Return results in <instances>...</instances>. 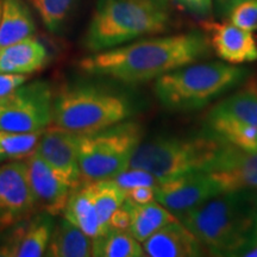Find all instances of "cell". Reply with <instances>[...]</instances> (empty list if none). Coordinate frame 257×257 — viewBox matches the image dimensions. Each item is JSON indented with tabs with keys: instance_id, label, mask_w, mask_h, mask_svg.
<instances>
[{
	"instance_id": "6da1fadb",
	"label": "cell",
	"mask_w": 257,
	"mask_h": 257,
	"mask_svg": "<svg viewBox=\"0 0 257 257\" xmlns=\"http://www.w3.org/2000/svg\"><path fill=\"white\" fill-rule=\"evenodd\" d=\"M210 44L199 31L141 40L92 53L79 62L83 72L123 83H141L206 57Z\"/></svg>"
},
{
	"instance_id": "7a4b0ae2",
	"label": "cell",
	"mask_w": 257,
	"mask_h": 257,
	"mask_svg": "<svg viewBox=\"0 0 257 257\" xmlns=\"http://www.w3.org/2000/svg\"><path fill=\"white\" fill-rule=\"evenodd\" d=\"M178 219L214 255H243L256 238L257 199L249 189L224 192Z\"/></svg>"
},
{
	"instance_id": "3957f363",
	"label": "cell",
	"mask_w": 257,
	"mask_h": 257,
	"mask_svg": "<svg viewBox=\"0 0 257 257\" xmlns=\"http://www.w3.org/2000/svg\"><path fill=\"white\" fill-rule=\"evenodd\" d=\"M169 28V14L156 0H98L83 44L98 53Z\"/></svg>"
},
{
	"instance_id": "277c9868",
	"label": "cell",
	"mask_w": 257,
	"mask_h": 257,
	"mask_svg": "<svg viewBox=\"0 0 257 257\" xmlns=\"http://www.w3.org/2000/svg\"><path fill=\"white\" fill-rule=\"evenodd\" d=\"M248 75V69L230 63L193 62L161 75L154 88L167 110L194 111L238 86Z\"/></svg>"
},
{
	"instance_id": "5b68a950",
	"label": "cell",
	"mask_w": 257,
	"mask_h": 257,
	"mask_svg": "<svg viewBox=\"0 0 257 257\" xmlns=\"http://www.w3.org/2000/svg\"><path fill=\"white\" fill-rule=\"evenodd\" d=\"M133 113L125 96L87 83L64 85L54 95V126L88 134L126 120Z\"/></svg>"
},
{
	"instance_id": "8992f818",
	"label": "cell",
	"mask_w": 257,
	"mask_h": 257,
	"mask_svg": "<svg viewBox=\"0 0 257 257\" xmlns=\"http://www.w3.org/2000/svg\"><path fill=\"white\" fill-rule=\"evenodd\" d=\"M224 142L205 135L200 137H157L141 143L128 168L143 169L160 181L193 172H205Z\"/></svg>"
},
{
	"instance_id": "52a82bcc",
	"label": "cell",
	"mask_w": 257,
	"mask_h": 257,
	"mask_svg": "<svg viewBox=\"0 0 257 257\" xmlns=\"http://www.w3.org/2000/svg\"><path fill=\"white\" fill-rule=\"evenodd\" d=\"M142 140L143 127L125 120L94 133L79 134V165L83 181L113 179L126 170Z\"/></svg>"
},
{
	"instance_id": "ba28073f",
	"label": "cell",
	"mask_w": 257,
	"mask_h": 257,
	"mask_svg": "<svg viewBox=\"0 0 257 257\" xmlns=\"http://www.w3.org/2000/svg\"><path fill=\"white\" fill-rule=\"evenodd\" d=\"M54 94L46 81L25 82L0 104V130L38 133L53 121Z\"/></svg>"
},
{
	"instance_id": "9c48e42d",
	"label": "cell",
	"mask_w": 257,
	"mask_h": 257,
	"mask_svg": "<svg viewBox=\"0 0 257 257\" xmlns=\"http://www.w3.org/2000/svg\"><path fill=\"white\" fill-rule=\"evenodd\" d=\"M155 200L176 218L220 194L217 182L206 172H193L160 181L155 187Z\"/></svg>"
},
{
	"instance_id": "30bf717a",
	"label": "cell",
	"mask_w": 257,
	"mask_h": 257,
	"mask_svg": "<svg viewBox=\"0 0 257 257\" xmlns=\"http://www.w3.org/2000/svg\"><path fill=\"white\" fill-rule=\"evenodd\" d=\"M36 212L25 161L0 166V233Z\"/></svg>"
},
{
	"instance_id": "8fae6325",
	"label": "cell",
	"mask_w": 257,
	"mask_h": 257,
	"mask_svg": "<svg viewBox=\"0 0 257 257\" xmlns=\"http://www.w3.org/2000/svg\"><path fill=\"white\" fill-rule=\"evenodd\" d=\"M35 153L74 189L83 182L79 165V134L57 126L46 128Z\"/></svg>"
},
{
	"instance_id": "7c38bea8",
	"label": "cell",
	"mask_w": 257,
	"mask_h": 257,
	"mask_svg": "<svg viewBox=\"0 0 257 257\" xmlns=\"http://www.w3.org/2000/svg\"><path fill=\"white\" fill-rule=\"evenodd\" d=\"M205 172L217 182L221 193L257 188V152L225 143Z\"/></svg>"
},
{
	"instance_id": "4fadbf2b",
	"label": "cell",
	"mask_w": 257,
	"mask_h": 257,
	"mask_svg": "<svg viewBox=\"0 0 257 257\" xmlns=\"http://www.w3.org/2000/svg\"><path fill=\"white\" fill-rule=\"evenodd\" d=\"M25 165L37 211L47 212L53 217L63 214L70 192L73 191L66 180L35 152L27 156Z\"/></svg>"
},
{
	"instance_id": "5bb4252c",
	"label": "cell",
	"mask_w": 257,
	"mask_h": 257,
	"mask_svg": "<svg viewBox=\"0 0 257 257\" xmlns=\"http://www.w3.org/2000/svg\"><path fill=\"white\" fill-rule=\"evenodd\" d=\"M54 224V217L43 211L19 221L0 240V257L44 256Z\"/></svg>"
},
{
	"instance_id": "9a60e30c",
	"label": "cell",
	"mask_w": 257,
	"mask_h": 257,
	"mask_svg": "<svg viewBox=\"0 0 257 257\" xmlns=\"http://www.w3.org/2000/svg\"><path fill=\"white\" fill-rule=\"evenodd\" d=\"M210 48L224 62L239 64L257 60V42L250 31L230 23L202 22Z\"/></svg>"
},
{
	"instance_id": "2e32d148",
	"label": "cell",
	"mask_w": 257,
	"mask_h": 257,
	"mask_svg": "<svg viewBox=\"0 0 257 257\" xmlns=\"http://www.w3.org/2000/svg\"><path fill=\"white\" fill-rule=\"evenodd\" d=\"M149 257H195L202 255V244L179 219L167 224L142 243Z\"/></svg>"
},
{
	"instance_id": "e0dca14e",
	"label": "cell",
	"mask_w": 257,
	"mask_h": 257,
	"mask_svg": "<svg viewBox=\"0 0 257 257\" xmlns=\"http://www.w3.org/2000/svg\"><path fill=\"white\" fill-rule=\"evenodd\" d=\"M63 217L76 225L93 240L100 238L110 230V226L100 220L93 201L88 181H83L70 192L63 211Z\"/></svg>"
},
{
	"instance_id": "ac0fdd59",
	"label": "cell",
	"mask_w": 257,
	"mask_h": 257,
	"mask_svg": "<svg viewBox=\"0 0 257 257\" xmlns=\"http://www.w3.org/2000/svg\"><path fill=\"white\" fill-rule=\"evenodd\" d=\"M48 51L34 36L0 50V73L31 74L43 68Z\"/></svg>"
},
{
	"instance_id": "d6986e66",
	"label": "cell",
	"mask_w": 257,
	"mask_h": 257,
	"mask_svg": "<svg viewBox=\"0 0 257 257\" xmlns=\"http://www.w3.org/2000/svg\"><path fill=\"white\" fill-rule=\"evenodd\" d=\"M205 119H219L257 126V82H249L238 92L214 105Z\"/></svg>"
},
{
	"instance_id": "ffe728a7",
	"label": "cell",
	"mask_w": 257,
	"mask_h": 257,
	"mask_svg": "<svg viewBox=\"0 0 257 257\" xmlns=\"http://www.w3.org/2000/svg\"><path fill=\"white\" fill-rule=\"evenodd\" d=\"M46 256L89 257L93 256V239L76 225L62 218L54 224Z\"/></svg>"
},
{
	"instance_id": "44dd1931",
	"label": "cell",
	"mask_w": 257,
	"mask_h": 257,
	"mask_svg": "<svg viewBox=\"0 0 257 257\" xmlns=\"http://www.w3.org/2000/svg\"><path fill=\"white\" fill-rule=\"evenodd\" d=\"M0 50L34 36L35 21L24 0H2Z\"/></svg>"
},
{
	"instance_id": "7402d4cb",
	"label": "cell",
	"mask_w": 257,
	"mask_h": 257,
	"mask_svg": "<svg viewBox=\"0 0 257 257\" xmlns=\"http://www.w3.org/2000/svg\"><path fill=\"white\" fill-rule=\"evenodd\" d=\"M125 202L130 210L131 217L127 231L141 243H143L167 224L178 220V218L172 212H169L157 201L135 204L128 199H125Z\"/></svg>"
},
{
	"instance_id": "603a6c76",
	"label": "cell",
	"mask_w": 257,
	"mask_h": 257,
	"mask_svg": "<svg viewBox=\"0 0 257 257\" xmlns=\"http://www.w3.org/2000/svg\"><path fill=\"white\" fill-rule=\"evenodd\" d=\"M93 256L100 257H142L141 242L127 230L110 229L108 232L93 240Z\"/></svg>"
},
{
	"instance_id": "cb8c5ba5",
	"label": "cell",
	"mask_w": 257,
	"mask_h": 257,
	"mask_svg": "<svg viewBox=\"0 0 257 257\" xmlns=\"http://www.w3.org/2000/svg\"><path fill=\"white\" fill-rule=\"evenodd\" d=\"M88 185L100 220L105 225H108L113 212L120 207L126 199V191L113 179L88 181Z\"/></svg>"
},
{
	"instance_id": "d4e9b609",
	"label": "cell",
	"mask_w": 257,
	"mask_h": 257,
	"mask_svg": "<svg viewBox=\"0 0 257 257\" xmlns=\"http://www.w3.org/2000/svg\"><path fill=\"white\" fill-rule=\"evenodd\" d=\"M42 23L53 34L62 30L72 15L76 0H29Z\"/></svg>"
},
{
	"instance_id": "484cf974",
	"label": "cell",
	"mask_w": 257,
	"mask_h": 257,
	"mask_svg": "<svg viewBox=\"0 0 257 257\" xmlns=\"http://www.w3.org/2000/svg\"><path fill=\"white\" fill-rule=\"evenodd\" d=\"M43 131L22 134L0 130V149L8 159H24L35 152Z\"/></svg>"
},
{
	"instance_id": "4316f807",
	"label": "cell",
	"mask_w": 257,
	"mask_h": 257,
	"mask_svg": "<svg viewBox=\"0 0 257 257\" xmlns=\"http://www.w3.org/2000/svg\"><path fill=\"white\" fill-rule=\"evenodd\" d=\"M230 22L243 30H257V0H246L231 10L227 15Z\"/></svg>"
},
{
	"instance_id": "83f0119b",
	"label": "cell",
	"mask_w": 257,
	"mask_h": 257,
	"mask_svg": "<svg viewBox=\"0 0 257 257\" xmlns=\"http://www.w3.org/2000/svg\"><path fill=\"white\" fill-rule=\"evenodd\" d=\"M113 180L125 191L134 187H138V186H152V187H155L159 184V180L153 174H150V173L143 169L136 168H127L124 172L119 173L117 176H114Z\"/></svg>"
},
{
	"instance_id": "f1b7e54d",
	"label": "cell",
	"mask_w": 257,
	"mask_h": 257,
	"mask_svg": "<svg viewBox=\"0 0 257 257\" xmlns=\"http://www.w3.org/2000/svg\"><path fill=\"white\" fill-rule=\"evenodd\" d=\"M28 81L27 74L0 73V98L11 94Z\"/></svg>"
},
{
	"instance_id": "f546056e",
	"label": "cell",
	"mask_w": 257,
	"mask_h": 257,
	"mask_svg": "<svg viewBox=\"0 0 257 257\" xmlns=\"http://www.w3.org/2000/svg\"><path fill=\"white\" fill-rule=\"evenodd\" d=\"M178 4L198 17H207L212 12L213 2L212 0H175Z\"/></svg>"
},
{
	"instance_id": "4dcf8cb0",
	"label": "cell",
	"mask_w": 257,
	"mask_h": 257,
	"mask_svg": "<svg viewBox=\"0 0 257 257\" xmlns=\"http://www.w3.org/2000/svg\"><path fill=\"white\" fill-rule=\"evenodd\" d=\"M126 199L135 204H147L155 200V189L152 186H138L126 189Z\"/></svg>"
},
{
	"instance_id": "1f68e13d",
	"label": "cell",
	"mask_w": 257,
	"mask_h": 257,
	"mask_svg": "<svg viewBox=\"0 0 257 257\" xmlns=\"http://www.w3.org/2000/svg\"><path fill=\"white\" fill-rule=\"evenodd\" d=\"M130 210H128L126 202L124 201L123 205L118 207L111 216L110 220H108V226H110V229L127 230L130 226Z\"/></svg>"
},
{
	"instance_id": "d6a6232c",
	"label": "cell",
	"mask_w": 257,
	"mask_h": 257,
	"mask_svg": "<svg viewBox=\"0 0 257 257\" xmlns=\"http://www.w3.org/2000/svg\"><path fill=\"white\" fill-rule=\"evenodd\" d=\"M246 2V0H216V8L218 15L224 17L230 14V11L234 6L240 4V3Z\"/></svg>"
},
{
	"instance_id": "836d02e7",
	"label": "cell",
	"mask_w": 257,
	"mask_h": 257,
	"mask_svg": "<svg viewBox=\"0 0 257 257\" xmlns=\"http://www.w3.org/2000/svg\"><path fill=\"white\" fill-rule=\"evenodd\" d=\"M243 256H248V257H257V234H256V238L253 240L252 245L246 250L245 252L243 253Z\"/></svg>"
},
{
	"instance_id": "e575fe53",
	"label": "cell",
	"mask_w": 257,
	"mask_h": 257,
	"mask_svg": "<svg viewBox=\"0 0 257 257\" xmlns=\"http://www.w3.org/2000/svg\"><path fill=\"white\" fill-rule=\"evenodd\" d=\"M6 159H8V156H6V154L3 152L2 149H0V162H3V161H5Z\"/></svg>"
},
{
	"instance_id": "d590c367",
	"label": "cell",
	"mask_w": 257,
	"mask_h": 257,
	"mask_svg": "<svg viewBox=\"0 0 257 257\" xmlns=\"http://www.w3.org/2000/svg\"><path fill=\"white\" fill-rule=\"evenodd\" d=\"M2 12H3V6H2V2H0V19H2Z\"/></svg>"
},
{
	"instance_id": "8d00e7d4",
	"label": "cell",
	"mask_w": 257,
	"mask_h": 257,
	"mask_svg": "<svg viewBox=\"0 0 257 257\" xmlns=\"http://www.w3.org/2000/svg\"><path fill=\"white\" fill-rule=\"evenodd\" d=\"M156 2H159V3H161V4H163V3H165L166 0H156Z\"/></svg>"
},
{
	"instance_id": "74e56055",
	"label": "cell",
	"mask_w": 257,
	"mask_h": 257,
	"mask_svg": "<svg viewBox=\"0 0 257 257\" xmlns=\"http://www.w3.org/2000/svg\"><path fill=\"white\" fill-rule=\"evenodd\" d=\"M3 99H4V98H0V104H2V102H3Z\"/></svg>"
}]
</instances>
